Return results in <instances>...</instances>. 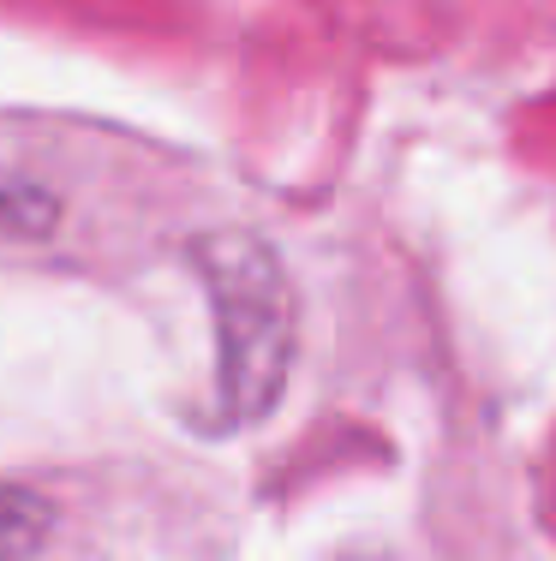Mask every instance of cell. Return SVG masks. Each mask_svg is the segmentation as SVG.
<instances>
[{"label":"cell","instance_id":"cell-1","mask_svg":"<svg viewBox=\"0 0 556 561\" xmlns=\"http://www.w3.org/2000/svg\"><path fill=\"white\" fill-rule=\"evenodd\" d=\"M192 263L216 311V407L222 424H263L287 394L299 353L294 280L258 233H204Z\"/></svg>","mask_w":556,"mask_h":561},{"label":"cell","instance_id":"cell-2","mask_svg":"<svg viewBox=\"0 0 556 561\" xmlns=\"http://www.w3.org/2000/svg\"><path fill=\"white\" fill-rule=\"evenodd\" d=\"M60 221V204L48 185L24 173H0V239H48Z\"/></svg>","mask_w":556,"mask_h":561},{"label":"cell","instance_id":"cell-3","mask_svg":"<svg viewBox=\"0 0 556 561\" xmlns=\"http://www.w3.org/2000/svg\"><path fill=\"white\" fill-rule=\"evenodd\" d=\"M48 526H55V514L36 490L0 484V561H31L48 543Z\"/></svg>","mask_w":556,"mask_h":561}]
</instances>
